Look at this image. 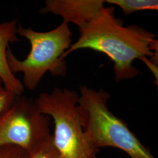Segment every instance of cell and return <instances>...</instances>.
<instances>
[{
  "label": "cell",
  "instance_id": "cell-1",
  "mask_svg": "<svg viewBox=\"0 0 158 158\" xmlns=\"http://www.w3.org/2000/svg\"><path fill=\"white\" fill-rule=\"evenodd\" d=\"M79 31V39L64 53V58L73 51L89 49L106 54L113 61L117 82L134 79L139 73L133 65L136 59L145 63L156 76V35L136 25L124 26L123 22L115 16L114 7L104 6L95 18Z\"/></svg>",
  "mask_w": 158,
  "mask_h": 158
},
{
  "label": "cell",
  "instance_id": "cell-2",
  "mask_svg": "<svg viewBox=\"0 0 158 158\" xmlns=\"http://www.w3.org/2000/svg\"><path fill=\"white\" fill-rule=\"evenodd\" d=\"M110 94L102 89L80 87L77 107L85 134L98 150L113 147L130 158H156L128 128L107 107Z\"/></svg>",
  "mask_w": 158,
  "mask_h": 158
},
{
  "label": "cell",
  "instance_id": "cell-3",
  "mask_svg": "<svg viewBox=\"0 0 158 158\" xmlns=\"http://www.w3.org/2000/svg\"><path fill=\"white\" fill-rule=\"evenodd\" d=\"M17 34L28 40L31 51L26 59L20 60L8 48L7 60L12 73L23 74L24 87L34 90L47 72L53 76H65L67 64L63 55L72 44L69 24L63 22L56 28L44 32L18 24Z\"/></svg>",
  "mask_w": 158,
  "mask_h": 158
},
{
  "label": "cell",
  "instance_id": "cell-4",
  "mask_svg": "<svg viewBox=\"0 0 158 158\" xmlns=\"http://www.w3.org/2000/svg\"><path fill=\"white\" fill-rule=\"evenodd\" d=\"M79 94L67 89L55 87L42 93L35 102L40 111L54 123L53 141L62 158H99L83 130L77 102Z\"/></svg>",
  "mask_w": 158,
  "mask_h": 158
},
{
  "label": "cell",
  "instance_id": "cell-5",
  "mask_svg": "<svg viewBox=\"0 0 158 158\" xmlns=\"http://www.w3.org/2000/svg\"><path fill=\"white\" fill-rule=\"evenodd\" d=\"M51 118L41 113L35 101L17 97L0 115V147L14 145L29 152L51 135Z\"/></svg>",
  "mask_w": 158,
  "mask_h": 158
},
{
  "label": "cell",
  "instance_id": "cell-6",
  "mask_svg": "<svg viewBox=\"0 0 158 158\" xmlns=\"http://www.w3.org/2000/svg\"><path fill=\"white\" fill-rule=\"evenodd\" d=\"M104 0H47L40 12L62 17L63 22L83 28L95 18L104 7Z\"/></svg>",
  "mask_w": 158,
  "mask_h": 158
},
{
  "label": "cell",
  "instance_id": "cell-7",
  "mask_svg": "<svg viewBox=\"0 0 158 158\" xmlns=\"http://www.w3.org/2000/svg\"><path fill=\"white\" fill-rule=\"evenodd\" d=\"M17 28L16 20L0 23V78L8 90L20 97L25 87L23 82L12 73L7 60L9 45L19 40L17 36Z\"/></svg>",
  "mask_w": 158,
  "mask_h": 158
},
{
  "label": "cell",
  "instance_id": "cell-8",
  "mask_svg": "<svg viewBox=\"0 0 158 158\" xmlns=\"http://www.w3.org/2000/svg\"><path fill=\"white\" fill-rule=\"evenodd\" d=\"M111 5L118 6L126 15L144 10L156 11L158 9L157 0H107Z\"/></svg>",
  "mask_w": 158,
  "mask_h": 158
},
{
  "label": "cell",
  "instance_id": "cell-9",
  "mask_svg": "<svg viewBox=\"0 0 158 158\" xmlns=\"http://www.w3.org/2000/svg\"><path fill=\"white\" fill-rule=\"evenodd\" d=\"M28 158H62L53 141V136L38 143L28 152Z\"/></svg>",
  "mask_w": 158,
  "mask_h": 158
},
{
  "label": "cell",
  "instance_id": "cell-10",
  "mask_svg": "<svg viewBox=\"0 0 158 158\" xmlns=\"http://www.w3.org/2000/svg\"><path fill=\"white\" fill-rule=\"evenodd\" d=\"M17 97H18L6 88L0 78V115L11 106Z\"/></svg>",
  "mask_w": 158,
  "mask_h": 158
},
{
  "label": "cell",
  "instance_id": "cell-11",
  "mask_svg": "<svg viewBox=\"0 0 158 158\" xmlns=\"http://www.w3.org/2000/svg\"><path fill=\"white\" fill-rule=\"evenodd\" d=\"M0 158H28V152L14 145L0 147Z\"/></svg>",
  "mask_w": 158,
  "mask_h": 158
}]
</instances>
